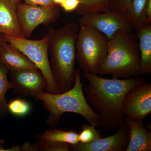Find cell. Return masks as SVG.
<instances>
[{
    "label": "cell",
    "mask_w": 151,
    "mask_h": 151,
    "mask_svg": "<svg viewBox=\"0 0 151 151\" xmlns=\"http://www.w3.org/2000/svg\"><path fill=\"white\" fill-rule=\"evenodd\" d=\"M102 137V133L90 124H84L81 132L78 134L79 142L82 144H90Z\"/></svg>",
    "instance_id": "ffe728a7"
},
{
    "label": "cell",
    "mask_w": 151,
    "mask_h": 151,
    "mask_svg": "<svg viewBox=\"0 0 151 151\" xmlns=\"http://www.w3.org/2000/svg\"><path fill=\"white\" fill-rule=\"evenodd\" d=\"M146 20L151 22V0H149L145 10Z\"/></svg>",
    "instance_id": "484cf974"
},
{
    "label": "cell",
    "mask_w": 151,
    "mask_h": 151,
    "mask_svg": "<svg viewBox=\"0 0 151 151\" xmlns=\"http://www.w3.org/2000/svg\"><path fill=\"white\" fill-rule=\"evenodd\" d=\"M140 59L136 33L120 30L108 40V52L98 74L119 79L137 76Z\"/></svg>",
    "instance_id": "277c9868"
},
{
    "label": "cell",
    "mask_w": 151,
    "mask_h": 151,
    "mask_svg": "<svg viewBox=\"0 0 151 151\" xmlns=\"http://www.w3.org/2000/svg\"><path fill=\"white\" fill-rule=\"evenodd\" d=\"M80 4L76 10L80 15L100 13L110 11L109 0H79Z\"/></svg>",
    "instance_id": "ac0fdd59"
},
{
    "label": "cell",
    "mask_w": 151,
    "mask_h": 151,
    "mask_svg": "<svg viewBox=\"0 0 151 151\" xmlns=\"http://www.w3.org/2000/svg\"><path fill=\"white\" fill-rule=\"evenodd\" d=\"M79 26L94 28L110 39L120 30L132 32L134 27L129 19L120 12L109 11L103 13L87 14L78 21Z\"/></svg>",
    "instance_id": "ba28073f"
},
{
    "label": "cell",
    "mask_w": 151,
    "mask_h": 151,
    "mask_svg": "<svg viewBox=\"0 0 151 151\" xmlns=\"http://www.w3.org/2000/svg\"><path fill=\"white\" fill-rule=\"evenodd\" d=\"M79 0H64L60 5L67 12L76 11L80 4Z\"/></svg>",
    "instance_id": "cb8c5ba5"
},
{
    "label": "cell",
    "mask_w": 151,
    "mask_h": 151,
    "mask_svg": "<svg viewBox=\"0 0 151 151\" xmlns=\"http://www.w3.org/2000/svg\"><path fill=\"white\" fill-rule=\"evenodd\" d=\"M149 0H132L124 14L132 22L135 29L146 20L145 10Z\"/></svg>",
    "instance_id": "e0dca14e"
},
{
    "label": "cell",
    "mask_w": 151,
    "mask_h": 151,
    "mask_svg": "<svg viewBox=\"0 0 151 151\" xmlns=\"http://www.w3.org/2000/svg\"><path fill=\"white\" fill-rule=\"evenodd\" d=\"M71 145L68 143L42 141L35 144V151H69Z\"/></svg>",
    "instance_id": "44dd1931"
},
{
    "label": "cell",
    "mask_w": 151,
    "mask_h": 151,
    "mask_svg": "<svg viewBox=\"0 0 151 151\" xmlns=\"http://www.w3.org/2000/svg\"><path fill=\"white\" fill-rule=\"evenodd\" d=\"M81 81V70H76L73 87L63 93L53 94L42 92L34 98L42 101L50 113L46 120L47 125L55 127L59 124L62 115L65 113H76L83 117L89 124L102 128L101 118L93 110L85 99Z\"/></svg>",
    "instance_id": "3957f363"
},
{
    "label": "cell",
    "mask_w": 151,
    "mask_h": 151,
    "mask_svg": "<svg viewBox=\"0 0 151 151\" xmlns=\"http://www.w3.org/2000/svg\"><path fill=\"white\" fill-rule=\"evenodd\" d=\"M16 12L22 32L24 37L27 38L40 25L55 22L59 16V8L58 5L41 6L20 2Z\"/></svg>",
    "instance_id": "52a82bcc"
},
{
    "label": "cell",
    "mask_w": 151,
    "mask_h": 151,
    "mask_svg": "<svg viewBox=\"0 0 151 151\" xmlns=\"http://www.w3.org/2000/svg\"><path fill=\"white\" fill-rule=\"evenodd\" d=\"M0 63L10 72L38 69L27 57L5 41L0 45Z\"/></svg>",
    "instance_id": "7c38bea8"
},
{
    "label": "cell",
    "mask_w": 151,
    "mask_h": 151,
    "mask_svg": "<svg viewBox=\"0 0 151 151\" xmlns=\"http://www.w3.org/2000/svg\"><path fill=\"white\" fill-rule=\"evenodd\" d=\"M122 110L125 117L144 121L151 113V83L144 82L127 92L123 100Z\"/></svg>",
    "instance_id": "9c48e42d"
},
{
    "label": "cell",
    "mask_w": 151,
    "mask_h": 151,
    "mask_svg": "<svg viewBox=\"0 0 151 151\" xmlns=\"http://www.w3.org/2000/svg\"><path fill=\"white\" fill-rule=\"evenodd\" d=\"M132 1V0H109V9L111 11L124 13Z\"/></svg>",
    "instance_id": "603a6c76"
},
{
    "label": "cell",
    "mask_w": 151,
    "mask_h": 151,
    "mask_svg": "<svg viewBox=\"0 0 151 151\" xmlns=\"http://www.w3.org/2000/svg\"><path fill=\"white\" fill-rule=\"evenodd\" d=\"M38 141L65 143L70 145L78 144V133L73 130L64 131L60 129H49L36 136Z\"/></svg>",
    "instance_id": "2e32d148"
},
{
    "label": "cell",
    "mask_w": 151,
    "mask_h": 151,
    "mask_svg": "<svg viewBox=\"0 0 151 151\" xmlns=\"http://www.w3.org/2000/svg\"><path fill=\"white\" fill-rule=\"evenodd\" d=\"M10 82L14 94L35 97L44 92L46 83L39 69H27L11 72Z\"/></svg>",
    "instance_id": "30bf717a"
},
{
    "label": "cell",
    "mask_w": 151,
    "mask_h": 151,
    "mask_svg": "<svg viewBox=\"0 0 151 151\" xmlns=\"http://www.w3.org/2000/svg\"><path fill=\"white\" fill-rule=\"evenodd\" d=\"M108 39L94 28L79 26L76 42V59L83 72L98 74L108 52Z\"/></svg>",
    "instance_id": "5b68a950"
},
{
    "label": "cell",
    "mask_w": 151,
    "mask_h": 151,
    "mask_svg": "<svg viewBox=\"0 0 151 151\" xmlns=\"http://www.w3.org/2000/svg\"><path fill=\"white\" fill-rule=\"evenodd\" d=\"M4 40L3 39V35L1 34H0V45L4 42Z\"/></svg>",
    "instance_id": "f546056e"
},
{
    "label": "cell",
    "mask_w": 151,
    "mask_h": 151,
    "mask_svg": "<svg viewBox=\"0 0 151 151\" xmlns=\"http://www.w3.org/2000/svg\"><path fill=\"white\" fill-rule=\"evenodd\" d=\"M8 1L11 3V4L16 9H17V6L19 3L20 2V0H8Z\"/></svg>",
    "instance_id": "83f0119b"
},
{
    "label": "cell",
    "mask_w": 151,
    "mask_h": 151,
    "mask_svg": "<svg viewBox=\"0 0 151 151\" xmlns=\"http://www.w3.org/2000/svg\"><path fill=\"white\" fill-rule=\"evenodd\" d=\"M8 71L0 63V120L6 116L9 112L6 94L9 90L12 89V86L8 78Z\"/></svg>",
    "instance_id": "d6986e66"
},
{
    "label": "cell",
    "mask_w": 151,
    "mask_h": 151,
    "mask_svg": "<svg viewBox=\"0 0 151 151\" xmlns=\"http://www.w3.org/2000/svg\"><path fill=\"white\" fill-rule=\"evenodd\" d=\"M129 140V128L126 123L114 134L101 138L90 144L78 142L71 145L70 151H126Z\"/></svg>",
    "instance_id": "8fae6325"
},
{
    "label": "cell",
    "mask_w": 151,
    "mask_h": 151,
    "mask_svg": "<svg viewBox=\"0 0 151 151\" xmlns=\"http://www.w3.org/2000/svg\"><path fill=\"white\" fill-rule=\"evenodd\" d=\"M8 110L13 115L17 116H26L30 111L29 103L22 99H17L8 104Z\"/></svg>",
    "instance_id": "7402d4cb"
},
{
    "label": "cell",
    "mask_w": 151,
    "mask_h": 151,
    "mask_svg": "<svg viewBox=\"0 0 151 151\" xmlns=\"http://www.w3.org/2000/svg\"><path fill=\"white\" fill-rule=\"evenodd\" d=\"M4 141L2 140H0V151H20V147L18 146L12 147L9 149L4 148L3 144Z\"/></svg>",
    "instance_id": "4316f807"
},
{
    "label": "cell",
    "mask_w": 151,
    "mask_h": 151,
    "mask_svg": "<svg viewBox=\"0 0 151 151\" xmlns=\"http://www.w3.org/2000/svg\"><path fill=\"white\" fill-rule=\"evenodd\" d=\"M129 128V140L126 151H151V133L146 129L143 121L125 117Z\"/></svg>",
    "instance_id": "4fadbf2b"
},
{
    "label": "cell",
    "mask_w": 151,
    "mask_h": 151,
    "mask_svg": "<svg viewBox=\"0 0 151 151\" xmlns=\"http://www.w3.org/2000/svg\"><path fill=\"white\" fill-rule=\"evenodd\" d=\"M24 3L33 5L41 6H51L55 5L52 0H23Z\"/></svg>",
    "instance_id": "d4e9b609"
},
{
    "label": "cell",
    "mask_w": 151,
    "mask_h": 151,
    "mask_svg": "<svg viewBox=\"0 0 151 151\" xmlns=\"http://www.w3.org/2000/svg\"><path fill=\"white\" fill-rule=\"evenodd\" d=\"M88 81L84 93L90 106L100 115L102 128L117 131L125 123L122 104L127 92L135 86L147 82L139 75L127 79H108L84 72Z\"/></svg>",
    "instance_id": "6da1fadb"
},
{
    "label": "cell",
    "mask_w": 151,
    "mask_h": 151,
    "mask_svg": "<svg viewBox=\"0 0 151 151\" xmlns=\"http://www.w3.org/2000/svg\"><path fill=\"white\" fill-rule=\"evenodd\" d=\"M0 34L24 37L17 16L16 9L8 0H0Z\"/></svg>",
    "instance_id": "9a60e30c"
},
{
    "label": "cell",
    "mask_w": 151,
    "mask_h": 151,
    "mask_svg": "<svg viewBox=\"0 0 151 151\" xmlns=\"http://www.w3.org/2000/svg\"><path fill=\"white\" fill-rule=\"evenodd\" d=\"M53 2L55 4L58 5H60V4L64 0H52Z\"/></svg>",
    "instance_id": "f1b7e54d"
},
{
    "label": "cell",
    "mask_w": 151,
    "mask_h": 151,
    "mask_svg": "<svg viewBox=\"0 0 151 151\" xmlns=\"http://www.w3.org/2000/svg\"><path fill=\"white\" fill-rule=\"evenodd\" d=\"M140 54L139 75L151 74V22L145 20L136 29Z\"/></svg>",
    "instance_id": "5bb4252c"
},
{
    "label": "cell",
    "mask_w": 151,
    "mask_h": 151,
    "mask_svg": "<svg viewBox=\"0 0 151 151\" xmlns=\"http://www.w3.org/2000/svg\"><path fill=\"white\" fill-rule=\"evenodd\" d=\"M3 39L27 57L40 70L46 81L45 89L47 92L59 93L49 60L48 41L46 35L38 40L6 35H3Z\"/></svg>",
    "instance_id": "8992f818"
},
{
    "label": "cell",
    "mask_w": 151,
    "mask_h": 151,
    "mask_svg": "<svg viewBox=\"0 0 151 151\" xmlns=\"http://www.w3.org/2000/svg\"><path fill=\"white\" fill-rule=\"evenodd\" d=\"M79 26L68 23L58 29L50 28L46 36L50 61L59 93L69 90L75 81L76 60V42Z\"/></svg>",
    "instance_id": "7a4b0ae2"
}]
</instances>
